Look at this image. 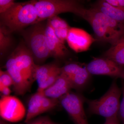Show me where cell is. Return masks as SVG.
Returning a JSON list of instances; mask_svg holds the SVG:
<instances>
[{
  "instance_id": "obj_1",
  "label": "cell",
  "mask_w": 124,
  "mask_h": 124,
  "mask_svg": "<svg viewBox=\"0 0 124 124\" xmlns=\"http://www.w3.org/2000/svg\"><path fill=\"white\" fill-rule=\"evenodd\" d=\"M37 65L24 43L19 45L9 56L5 68L13 79V90L16 94L23 95L31 90L36 81Z\"/></svg>"
},
{
  "instance_id": "obj_2",
  "label": "cell",
  "mask_w": 124,
  "mask_h": 124,
  "mask_svg": "<svg viewBox=\"0 0 124 124\" xmlns=\"http://www.w3.org/2000/svg\"><path fill=\"white\" fill-rule=\"evenodd\" d=\"M35 0L16 2L6 12L0 14V26L7 28L12 33L37 23L38 16Z\"/></svg>"
},
{
  "instance_id": "obj_3",
  "label": "cell",
  "mask_w": 124,
  "mask_h": 124,
  "mask_svg": "<svg viewBox=\"0 0 124 124\" xmlns=\"http://www.w3.org/2000/svg\"><path fill=\"white\" fill-rule=\"evenodd\" d=\"M46 25L41 22L22 31L25 44L35 63L38 65H40L51 57L46 35Z\"/></svg>"
},
{
  "instance_id": "obj_4",
  "label": "cell",
  "mask_w": 124,
  "mask_h": 124,
  "mask_svg": "<svg viewBox=\"0 0 124 124\" xmlns=\"http://www.w3.org/2000/svg\"><path fill=\"white\" fill-rule=\"evenodd\" d=\"M121 93V90L114 80L107 92L99 99L90 100L85 98V102L88 106L87 112L89 115L102 116L106 119L117 117Z\"/></svg>"
},
{
  "instance_id": "obj_5",
  "label": "cell",
  "mask_w": 124,
  "mask_h": 124,
  "mask_svg": "<svg viewBox=\"0 0 124 124\" xmlns=\"http://www.w3.org/2000/svg\"><path fill=\"white\" fill-rule=\"evenodd\" d=\"M38 16L37 23L63 13H71L79 16L84 8L74 0H40L35 2Z\"/></svg>"
},
{
  "instance_id": "obj_6",
  "label": "cell",
  "mask_w": 124,
  "mask_h": 124,
  "mask_svg": "<svg viewBox=\"0 0 124 124\" xmlns=\"http://www.w3.org/2000/svg\"><path fill=\"white\" fill-rule=\"evenodd\" d=\"M59 103L75 124H89L83 104L85 98L79 93L70 91L59 99Z\"/></svg>"
},
{
  "instance_id": "obj_7",
  "label": "cell",
  "mask_w": 124,
  "mask_h": 124,
  "mask_svg": "<svg viewBox=\"0 0 124 124\" xmlns=\"http://www.w3.org/2000/svg\"><path fill=\"white\" fill-rule=\"evenodd\" d=\"M80 17L89 23L96 37L100 41L109 43L112 45L124 37V36L114 31L101 20L92 16L86 9L83 8Z\"/></svg>"
},
{
  "instance_id": "obj_8",
  "label": "cell",
  "mask_w": 124,
  "mask_h": 124,
  "mask_svg": "<svg viewBox=\"0 0 124 124\" xmlns=\"http://www.w3.org/2000/svg\"><path fill=\"white\" fill-rule=\"evenodd\" d=\"M26 115L24 105L14 96L2 97L0 100V115L2 119L17 122L23 119Z\"/></svg>"
},
{
  "instance_id": "obj_9",
  "label": "cell",
  "mask_w": 124,
  "mask_h": 124,
  "mask_svg": "<svg viewBox=\"0 0 124 124\" xmlns=\"http://www.w3.org/2000/svg\"><path fill=\"white\" fill-rule=\"evenodd\" d=\"M90 74L104 75L113 77H122L124 68L110 59L95 58L86 65Z\"/></svg>"
},
{
  "instance_id": "obj_10",
  "label": "cell",
  "mask_w": 124,
  "mask_h": 124,
  "mask_svg": "<svg viewBox=\"0 0 124 124\" xmlns=\"http://www.w3.org/2000/svg\"><path fill=\"white\" fill-rule=\"evenodd\" d=\"M61 68L55 63L37 65L35 75L37 91L42 92L53 84L61 74Z\"/></svg>"
},
{
  "instance_id": "obj_11",
  "label": "cell",
  "mask_w": 124,
  "mask_h": 124,
  "mask_svg": "<svg viewBox=\"0 0 124 124\" xmlns=\"http://www.w3.org/2000/svg\"><path fill=\"white\" fill-rule=\"evenodd\" d=\"M96 39L83 29L71 28L67 39L69 46L77 53L87 51Z\"/></svg>"
},
{
  "instance_id": "obj_12",
  "label": "cell",
  "mask_w": 124,
  "mask_h": 124,
  "mask_svg": "<svg viewBox=\"0 0 124 124\" xmlns=\"http://www.w3.org/2000/svg\"><path fill=\"white\" fill-rule=\"evenodd\" d=\"M72 85L66 75L61 73L56 81L50 86L42 91L45 96L59 100L62 96L70 91Z\"/></svg>"
},
{
  "instance_id": "obj_13",
  "label": "cell",
  "mask_w": 124,
  "mask_h": 124,
  "mask_svg": "<svg viewBox=\"0 0 124 124\" xmlns=\"http://www.w3.org/2000/svg\"><path fill=\"white\" fill-rule=\"evenodd\" d=\"M45 33L51 57L56 59H62L65 57L67 53V49L64 44L55 35L53 29L48 21L46 23Z\"/></svg>"
},
{
  "instance_id": "obj_14",
  "label": "cell",
  "mask_w": 124,
  "mask_h": 124,
  "mask_svg": "<svg viewBox=\"0 0 124 124\" xmlns=\"http://www.w3.org/2000/svg\"><path fill=\"white\" fill-rule=\"evenodd\" d=\"M93 8L124 24V9L112 6L105 0L98 1L94 5Z\"/></svg>"
},
{
  "instance_id": "obj_15",
  "label": "cell",
  "mask_w": 124,
  "mask_h": 124,
  "mask_svg": "<svg viewBox=\"0 0 124 124\" xmlns=\"http://www.w3.org/2000/svg\"><path fill=\"white\" fill-rule=\"evenodd\" d=\"M104 58L113 61L120 66H124V37L111 45L105 52Z\"/></svg>"
},
{
  "instance_id": "obj_16",
  "label": "cell",
  "mask_w": 124,
  "mask_h": 124,
  "mask_svg": "<svg viewBox=\"0 0 124 124\" xmlns=\"http://www.w3.org/2000/svg\"><path fill=\"white\" fill-rule=\"evenodd\" d=\"M42 92L37 91L32 95L28 103V108L24 123H27L31 120L43 113L41 106Z\"/></svg>"
},
{
  "instance_id": "obj_17",
  "label": "cell",
  "mask_w": 124,
  "mask_h": 124,
  "mask_svg": "<svg viewBox=\"0 0 124 124\" xmlns=\"http://www.w3.org/2000/svg\"><path fill=\"white\" fill-rule=\"evenodd\" d=\"M87 10L93 17L101 20L114 31L124 36V24L111 18L94 8L87 9Z\"/></svg>"
},
{
  "instance_id": "obj_18",
  "label": "cell",
  "mask_w": 124,
  "mask_h": 124,
  "mask_svg": "<svg viewBox=\"0 0 124 124\" xmlns=\"http://www.w3.org/2000/svg\"><path fill=\"white\" fill-rule=\"evenodd\" d=\"M90 75L86 67H85L75 75L68 78L71 84L72 88L79 91L86 86L89 80Z\"/></svg>"
},
{
  "instance_id": "obj_19",
  "label": "cell",
  "mask_w": 124,
  "mask_h": 124,
  "mask_svg": "<svg viewBox=\"0 0 124 124\" xmlns=\"http://www.w3.org/2000/svg\"><path fill=\"white\" fill-rule=\"evenodd\" d=\"M11 32L7 28L4 26L0 27V57L5 53L11 46L12 43Z\"/></svg>"
},
{
  "instance_id": "obj_20",
  "label": "cell",
  "mask_w": 124,
  "mask_h": 124,
  "mask_svg": "<svg viewBox=\"0 0 124 124\" xmlns=\"http://www.w3.org/2000/svg\"><path fill=\"white\" fill-rule=\"evenodd\" d=\"M83 67L75 63H71L61 68V73L66 75L68 77H70L79 72Z\"/></svg>"
},
{
  "instance_id": "obj_21",
  "label": "cell",
  "mask_w": 124,
  "mask_h": 124,
  "mask_svg": "<svg viewBox=\"0 0 124 124\" xmlns=\"http://www.w3.org/2000/svg\"><path fill=\"white\" fill-rule=\"evenodd\" d=\"M41 103L42 112L44 113L54 108L59 103V101L58 99L46 97L42 94V92Z\"/></svg>"
},
{
  "instance_id": "obj_22",
  "label": "cell",
  "mask_w": 124,
  "mask_h": 124,
  "mask_svg": "<svg viewBox=\"0 0 124 124\" xmlns=\"http://www.w3.org/2000/svg\"><path fill=\"white\" fill-rule=\"evenodd\" d=\"M47 21L54 31L70 28L65 20L59 17L58 16L49 19Z\"/></svg>"
},
{
  "instance_id": "obj_23",
  "label": "cell",
  "mask_w": 124,
  "mask_h": 124,
  "mask_svg": "<svg viewBox=\"0 0 124 124\" xmlns=\"http://www.w3.org/2000/svg\"><path fill=\"white\" fill-rule=\"evenodd\" d=\"M13 79L7 71H0V88L9 86L13 85Z\"/></svg>"
},
{
  "instance_id": "obj_24",
  "label": "cell",
  "mask_w": 124,
  "mask_h": 124,
  "mask_svg": "<svg viewBox=\"0 0 124 124\" xmlns=\"http://www.w3.org/2000/svg\"><path fill=\"white\" fill-rule=\"evenodd\" d=\"M26 124H59L52 121L47 116H40L29 121Z\"/></svg>"
},
{
  "instance_id": "obj_25",
  "label": "cell",
  "mask_w": 124,
  "mask_h": 124,
  "mask_svg": "<svg viewBox=\"0 0 124 124\" xmlns=\"http://www.w3.org/2000/svg\"><path fill=\"white\" fill-rule=\"evenodd\" d=\"M15 3L14 0H0V14L8 10Z\"/></svg>"
},
{
  "instance_id": "obj_26",
  "label": "cell",
  "mask_w": 124,
  "mask_h": 124,
  "mask_svg": "<svg viewBox=\"0 0 124 124\" xmlns=\"http://www.w3.org/2000/svg\"><path fill=\"white\" fill-rule=\"evenodd\" d=\"M122 92L123 93V98L120 104L118 115L122 121L123 124H124V84L122 86Z\"/></svg>"
},
{
  "instance_id": "obj_27",
  "label": "cell",
  "mask_w": 124,
  "mask_h": 124,
  "mask_svg": "<svg viewBox=\"0 0 124 124\" xmlns=\"http://www.w3.org/2000/svg\"><path fill=\"white\" fill-rule=\"evenodd\" d=\"M109 4L117 8L124 9V0H105Z\"/></svg>"
},
{
  "instance_id": "obj_28",
  "label": "cell",
  "mask_w": 124,
  "mask_h": 124,
  "mask_svg": "<svg viewBox=\"0 0 124 124\" xmlns=\"http://www.w3.org/2000/svg\"><path fill=\"white\" fill-rule=\"evenodd\" d=\"M0 91L2 94V97H6L9 96L11 93V91L9 87L3 86L0 88Z\"/></svg>"
},
{
  "instance_id": "obj_29",
  "label": "cell",
  "mask_w": 124,
  "mask_h": 124,
  "mask_svg": "<svg viewBox=\"0 0 124 124\" xmlns=\"http://www.w3.org/2000/svg\"><path fill=\"white\" fill-rule=\"evenodd\" d=\"M107 119L108 120L109 124H119L117 117Z\"/></svg>"
},
{
  "instance_id": "obj_30",
  "label": "cell",
  "mask_w": 124,
  "mask_h": 124,
  "mask_svg": "<svg viewBox=\"0 0 124 124\" xmlns=\"http://www.w3.org/2000/svg\"><path fill=\"white\" fill-rule=\"evenodd\" d=\"M0 124H11L7 123L3 119H1L0 121Z\"/></svg>"
},
{
  "instance_id": "obj_31",
  "label": "cell",
  "mask_w": 124,
  "mask_h": 124,
  "mask_svg": "<svg viewBox=\"0 0 124 124\" xmlns=\"http://www.w3.org/2000/svg\"><path fill=\"white\" fill-rule=\"evenodd\" d=\"M121 78H122L124 80V70H123V73H122Z\"/></svg>"
},
{
  "instance_id": "obj_32",
  "label": "cell",
  "mask_w": 124,
  "mask_h": 124,
  "mask_svg": "<svg viewBox=\"0 0 124 124\" xmlns=\"http://www.w3.org/2000/svg\"><path fill=\"white\" fill-rule=\"evenodd\" d=\"M104 124H109V122H108V119H106V122Z\"/></svg>"
}]
</instances>
